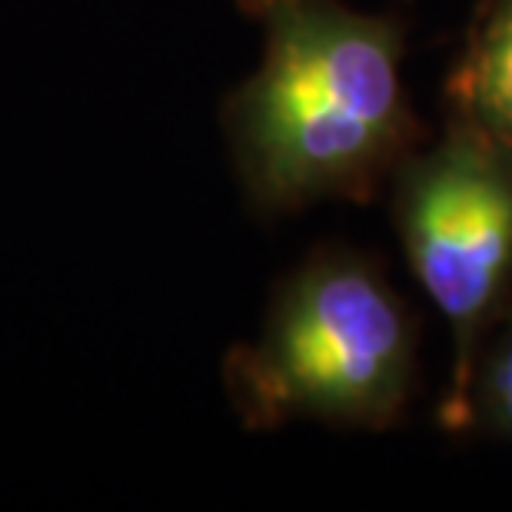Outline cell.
I'll return each instance as SVG.
<instances>
[{
	"label": "cell",
	"instance_id": "1",
	"mask_svg": "<svg viewBox=\"0 0 512 512\" xmlns=\"http://www.w3.org/2000/svg\"><path fill=\"white\" fill-rule=\"evenodd\" d=\"M263 57L227 104L240 183L263 213L370 200L416 140L403 30L343 0H240Z\"/></svg>",
	"mask_w": 512,
	"mask_h": 512
},
{
	"label": "cell",
	"instance_id": "2",
	"mask_svg": "<svg viewBox=\"0 0 512 512\" xmlns=\"http://www.w3.org/2000/svg\"><path fill=\"white\" fill-rule=\"evenodd\" d=\"M416 380L403 296L360 253L323 250L273 296L260 336L233 353L227 386L243 423H323L380 433Z\"/></svg>",
	"mask_w": 512,
	"mask_h": 512
},
{
	"label": "cell",
	"instance_id": "3",
	"mask_svg": "<svg viewBox=\"0 0 512 512\" xmlns=\"http://www.w3.org/2000/svg\"><path fill=\"white\" fill-rule=\"evenodd\" d=\"M396 230L419 286L453 340L446 429L473 426V380L496 316L512 293V153L463 120L393 173Z\"/></svg>",
	"mask_w": 512,
	"mask_h": 512
},
{
	"label": "cell",
	"instance_id": "4",
	"mask_svg": "<svg viewBox=\"0 0 512 512\" xmlns=\"http://www.w3.org/2000/svg\"><path fill=\"white\" fill-rule=\"evenodd\" d=\"M449 107L512 153V0H486L449 74Z\"/></svg>",
	"mask_w": 512,
	"mask_h": 512
},
{
	"label": "cell",
	"instance_id": "5",
	"mask_svg": "<svg viewBox=\"0 0 512 512\" xmlns=\"http://www.w3.org/2000/svg\"><path fill=\"white\" fill-rule=\"evenodd\" d=\"M473 426H483L512 443V293L479 350L473 380Z\"/></svg>",
	"mask_w": 512,
	"mask_h": 512
}]
</instances>
